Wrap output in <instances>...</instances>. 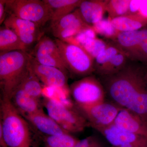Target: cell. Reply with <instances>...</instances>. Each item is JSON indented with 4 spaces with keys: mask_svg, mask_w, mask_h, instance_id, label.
Instances as JSON below:
<instances>
[{
    "mask_svg": "<svg viewBox=\"0 0 147 147\" xmlns=\"http://www.w3.org/2000/svg\"><path fill=\"white\" fill-rule=\"evenodd\" d=\"M99 77L113 102L147 121V66L129 60L117 73Z\"/></svg>",
    "mask_w": 147,
    "mask_h": 147,
    "instance_id": "1",
    "label": "cell"
},
{
    "mask_svg": "<svg viewBox=\"0 0 147 147\" xmlns=\"http://www.w3.org/2000/svg\"><path fill=\"white\" fill-rule=\"evenodd\" d=\"M0 131L9 147H31V132L28 122L10 100L2 98Z\"/></svg>",
    "mask_w": 147,
    "mask_h": 147,
    "instance_id": "2",
    "label": "cell"
},
{
    "mask_svg": "<svg viewBox=\"0 0 147 147\" xmlns=\"http://www.w3.org/2000/svg\"><path fill=\"white\" fill-rule=\"evenodd\" d=\"M31 55L16 50L1 53L0 86L3 98L11 100L28 70Z\"/></svg>",
    "mask_w": 147,
    "mask_h": 147,
    "instance_id": "3",
    "label": "cell"
},
{
    "mask_svg": "<svg viewBox=\"0 0 147 147\" xmlns=\"http://www.w3.org/2000/svg\"><path fill=\"white\" fill-rule=\"evenodd\" d=\"M57 45L67 71L77 77H86L95 71V60L80 45L56 38Z\"/></svg>",
    "mask_w": 147,
    "mask_h": 147,
    "instance_id": "4",
    "label": "cell"
},
{
    "mask_svg": "<svg viewBox=\"0 0 147 147\" xmlns=\"http://www.w3.org/2000/svg\"><path fill=\"white\" fill-rule=\"evenodd\" d=\"M42 104L47 115L69 133H79L89 126L88 121L76 106L66 105L52 98H45Z\"/></svg>",
    "mask_w": 147,
    "mask_h": 147,
    "instance_id": "5",
    "label": "cell"
},
{
    "mask_svg": "<svg viewBox=\"0 0 147 147\" xmlns=\"http://www.w3.org/2000/svg\"><path fill=\"white\" fill-rule=\"evenodd\" d=\"M7 13L43 26L51 21L53 11L43 1L5 0Z\"/></svg>",
    "mask_w": 147,
    "mask_h": 147,
    "instance_id": "6",
    "label": "cell"
},
{
    "mask_svg": "<svg viewBox=\"0 0 147 147\" xmlns=\"http://www.w3.org/2000/svg\"><path fill=\"white\" fill-rule=\"evenodd\" d=\"M69 92L77 107L96 105L105 101V89L99 79L91 75L76 81Z\"/></svg>",
    "mask_w": 147,
    "mask_h": 147,
    "instance_id": "7",
    "label": "cell"
},
{
    "mask_svg": "<svg viewBox=\"0 0 147 147\" xmlns=\"http://www.w3.org/2000/svg\"><path fill=\"white\" fill-rule=\"evenodd\" d=\"M76 107L86 119L89 126L95 129L113 124L122 108L114 102L105 100L96 105Z\"/></svg>",
    "mask_w": 147,
    "mask_h": 147,
    "instance_id": "8",
    "label": "cell"
},
{
    "mask_svg": "<svg viewBox=\"0 0 147 147\" xmlns=\"http://www.w3.org/2000/svg\"><path fill=\"white\" fill-rule=\"evenodd\" d=\"M30 55L41 64L54 67L67 74L68 71L57 45L55 41L49 37L42 36L38 41Z\"/></svg>",
    "mask_w": 147,
    "mask_h": 147,
    "instance_id": "9",
    "label": "cell"
},
{
    "mask_svg": "<svg viewBox=\"0 0 147 147\" xmlns=\"http://www.w3.org/2000/svg\"><path fill=\"white\" fill-rule=\"evenodd\" d=\"M114 147H147V137L124 130L114 124L96 129Z\"/></svg>",
    "mask_w": 147,
    "mask_h": 147,
    "instance_id": "10",
    "label": "cell"
},
{
    "mask_svg": "<svg viewBox=\"0 0 147 147\" xmlns=\"http://www.w3.org/2000/svg\"><path fill=\"white\" fill-rule=\"evenodd\" d=\"M90 26L84 22L78 8L51 25L53 35L64 41L76 36Z\"/></svg>",
    "mask_w": 147,
    "mask_h": 147,
    "instance_id": "11",
    "label": "cell"
},
{
    "mask_svg": "<svg viewBox=\"0 0 147 147\" xmlns=\"http://www.w3.org/2000/svg\"><path fill=\"white\" fill-rule=\"evenodd\" d=\"M30 65L40 82L46 86L63 90H69L67 86V75L60 69L54 67L41 64L31 55Z\"/></svg>",
    "mask_w": 147,
    "mask_h": 147,
    "instance_id": "12",
    "label": "cell"
},
{
    "mask_svg": "<svg viewBox=\"0 0 147 147\" xmlns=\"http://www.w3.org/2000/svg\"><path fill=\"white\" fill-rule=\"evenodd\" d=\"M3 24L5 26L14 32L28 48L42 37L40 27L31 21L9 15Z\"/></svg>",
    "mask_w": 147,
    "mask_h": 147,
    "instance_id": "13",
    "label": "cell"
},
{
    "mask_svg": "<svg viewBox=\"0 0 147 147\" xmlns=\"http://www.w3.org/2000/svg\"><path fill=\"white\" fill-rule=\"evenodd\" d=\"M23 117L36 129L44 136L61 135L69 133L66 131L42 109Z\"/></svg>",
    "mask_w": 147,
    "mask_h": 147,
    "instance_id": "14",
    "label": "cell"
},
{
    "mask_svg": "<svg viewBox=\"0 0 147 147\" xmlns=\"http://www.w3.org/2000/svg\"><path fill=\"white\" fill-rule=\"evenodd\" d=\"M113 124L129 132L147 137V121L128 109L122 108Z\"/></svg>",
    "mask_w": 147,
    "mask_h": 147,
    "instance_id": "15",
    "label": "cell"
},
{
    "mask_svg": "<svg viewBox=\"0 0 147 147\" xmlns=\"http://www.w3.org/2000/svg\"><path fill=\"white\" fill-rule=\"evenodd\" d=\"M108 0H83L78 8L85 23L92 26L103 18Z\"/></svg>",
    "mask_w": 147,
    "mask_h": 147,
    "instance_id": "16",
    "label": "cell"
},
{
    "mask_svg": "<svg viewBox=\"0 0 147 147\" xmlns=\"http://www.w3.org/2000/svg\"><path fill=\"white\" fill-rule=\"evenodd\" d=\"M10 100L22 116L33 114L42 109L39 99L31 96L19 87Z\"/></svg>",
    "mask_w": 147,
    "mask_h": 147,
    "instance_id": "17",
    "label": "cell"
},
{
    "mask_svg": "<svg viewBox=\"0 0 147 147\" xmlns=\"http://www.w3.org/2000/svg\"><path fill=\"white\" fill-rule=\"evenodd\" d=\"M113 27L119 32L139 30L147 25V17L139 13L127 14L111 19Z\"/></svg>",
    "mask_w": 147,
    "mask_h": 147,
    "instance_id": "18",
    "label": "cell"
},
{
    "mask_svg": "<svg viewBox=\"0 0 147 147\" xmlns=\"http://www.w3.org/2000/svg\"><path fill=\"white\" fill-rule=\"evenodd\" d=\"M139 30L135 31L119 32L115 39L112 40L127 56L134 61L138 42Z\"/></svg>",
    "mask_w": 147,
    "mask_h": 147,
    "instance_id": "19",
    "label": "cell"
},
{
    "mask_svg": "<svg viewBox=\"0 0 147 147\" xmlns=\"http://www.w3.org/2000/svg\"><path fill=\"white\" fill-rule=\"evenodd\" d=\"M53 11L51 25L79 8L83 0H43Z\"/></svg>",
    "mask_w": 147,
    "mask_h": 147,
    "instance_id": "20",
    "label": "cell"
},
{
    "mask_svg": "<svg viewBox=\"0 0 147 147\" xmlns=\"http://www.w3.org/2000/svg\"><path fill=\"white\" fill-rule=\"evenodd\" d=\"M28 47L13 31L5 26L0 29L1 53L16 50L27 51Z\"/></svg>",
    "mask_w": 147,
    "mask_h": 147,
    "instance_id": "21",
    "label": "cell"
},
{
    "mask_svg": "<svg viewBox=\"0 0 147 147\" xmlns=\"http://www.w3.org/2000/svg\"><path fill=\"white\" fill-rule=\"evenodd\" d=\"M18 87L36 99L40 100L42 96V90L40 81L33 71L30 64L27 74Z\"/></svg>",
    "mask_w": 147,
    "mask_h": 147,
    "instance_id": "22",
    "label": "cell"
},
{
    "mask_svg": "<svg viewBox=\"0 0 147 147\" xmlns=\"http://www.w3.org/2000/svg\"><path fill=\"white\" fill-rule=\"evenodd\" d=\"M121 49L113 41H108V45L104 51L95 59V71L99 75L112 58Z\"/></svg>",
    "mask_w": 147,
    "mask_h": 147,
    "instance_id": "23",
    "label": "cell"
},
{
    "mask_svg": "<svg viewBox=\"0 0 147 147\" xmlns=\"http://www.w3.org/2000/svg\"><path fill=\"white\" fill-rule=\"evenodd\" d=\"M129 61L127 55L121 50L112 58L98 76H108L117 73L123 69Z\"/></svg>",
    "mask_w": 147,
    "mask_h": 147,
    "instance_id": "24",
    "label": "cell"
},
{
    "mask_svg": "<svg viewBox=\"0 0 147 147\" xmlns=\"http://www.w3.org/2000/svg\"><path fill=\"white\" fill-rule=\"evenodd\" d=\"M79 139L71 133L53 136H44V147H74Z\"/></svg>",
    "mask_w": 147,
    "mask_h": 147,
    "instance_id": "25",
    "label": "cell"
},
{
    "mask_svg": "<svg viewBox=\"0 0 147 147\" xmlns=\"http://www.w3.org/2000/svg\"><path fill=\"white\" fill-rule=\"evenodd\" d=\"M130 0H108L106 12L110 19L123 16L128 13Z\"/></svg>",
    "mask_w": 147,
    "mask_h": 147,
    "instance_id": "26",
    "label": "cell"
},
{
    "mask_svg": "<svg viewBox=\"0 0 147 147\" xmlns=\"http://www.w3.org/2000/svg\"><path fill=\"white\" fill-rule=\"evenodd\" d=\"M92 27L96 34L100 35L111 40L115 39L119 32L113 27L111 19L109 17L102 18Z\"/></svg>",
    "mask_w": 147,
    "mask_h": 147,
    "instance_id": "27",
    "label": "cell"
},
{
    "mask_svg": "<svg viewBox=\"0 0 147 147\" xmlns=\"http://www.w3.org/2000/svg\"><path fill=\"white\" fill-rule=\"evenodd\" d=\"M134 61L147 66V25L139 30V42Z\"/></svg>",
    "mask_w": 147,
    "mask_h": 147,
    "instance_id": "28",
    "label": "cell"
},
{
    "mask_svg": "<svg viewBox=\"0 0 147 147\" xmlns=\"http://www.w3.org/2000/svg\"><path fill=\"white\" fill-rule=\"evenodd\" d=\"M107 45L108 42L96 38L88 41L83 47L95 59L105 50Z\"/></svg>",
    "mask_w": 147,
    "mask_h": 147,
    "instance_id": "29",
    "label": "cell"
},
{
    "mask_svg": "<svg viewBox=\"0 0 147 147\" xmlns=\"http://www.w3.org/2000/svg\"><path fill=\"white\" fill-rule=\"evenodd\" d=\"M96 34L92 27L84 29L76 36L73 37L74 44L83 47L84 44L91 40L96 38Z\"/></svg>",
    "mask_w": 147,
    "mask_h": 147,
    "instance_id": "30",
    "label": "cell"
},
{
    "mask_svg": "<svg viewBox=\"0 0 147 147\" xmlns=\"http://www.w3.org/2000/svg\"><path fill=\"white\" fill-rule=\"evenodd\" d=\"M74 147H104L100 140L94 136L79 140Z\"/></svg>",
    "mask_w": 147,
    "mask_h": 147,
    "instance_id": "31",
    "label": "cell"
},
{
    "mask_svg": "<svg viewBox=\"0 0 147 147\" xmlns=\"http://www.w3.org/2000/svg\"><path fill=\"white\" fill-rule=\"evenodd\" d=\"M142 1L130 0L128 13L127 14H134L139 13Z\"/></svg>",
    "mask_w": 147,
    "mask_h": 147,
    "instance_id": "32",
    "label": "cell"
},
{
    "mask_svg": "<svg viewBox=\"0 0 147 147\" xmlns=\"http://www.w3.org/2000/svg\"><path fill=\"white\" fill-rule=\"evenodd\" d=\"M6 13L5 0H1L0 1V24L1 25L4 23L7 18L6 17Z\"/></svg>",
    "mask_w": 147,
    "mask_h": 147,
    "instance_id": "33",
    "label": "cell"
},
{
    "mask_svg": "<svg viewBox=\"0 0 147 147\" xmlns=\"http://www.w3.org/2000/svg\"><path fill=\"white\" fill-rule=\"evenodd\" d=\"M0 147H9L8 145L6 143L2 133L0 131Z\"/></svg>",
    "mask_w": 147,
    "mask_h": 147,
    "instance_id": "34",
    "label": "cell"
},
{
    "mask_svg": "<svg viewBox=\"0 0 147 147\" xmlns=\"http://www.w3.org/2000/svg\"><path fill=\"white\" fill-rule=\"evenodd\" d=\"M112 147H113V146H112Z\"/></svg>",
    "mask_w": 147,
    "mask_h": 147,
    "instance_id": "35",
    "label": "cell"
}]
</instances>
